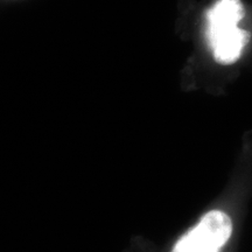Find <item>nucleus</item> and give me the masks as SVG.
<instances>
[{"label": "nucleus", "instance_id": "obj_1", "mask_svg": "<svg viewBox=\"0 0 252 252\" xmlns=\"http://www.w3.org/2000/svg\"><path fill=\"white\" fill-rule=\"evenodd\" d=\"M243 18L241 0H219L207 12L208 40L214 59L219 63L230 64L241 58L250 39V34L238 27Z\"/></svg>", "mask_w": 252, "mask_h": 252}, {"label": "nucleus", "instance_id": "obj_2", "mask_svg": "<svg viewBox=\"0 0 252 252\" xmlns=\"http://www.w3.org/2000/svg\"><path fill=\"white\" fill-rule=\"evenodd\" d=\"M231 234V219L220 210H212L176 242L172 252H220Z\"/></svg>", "mask_w": 252, "mask_h": 252}]
</instances>
